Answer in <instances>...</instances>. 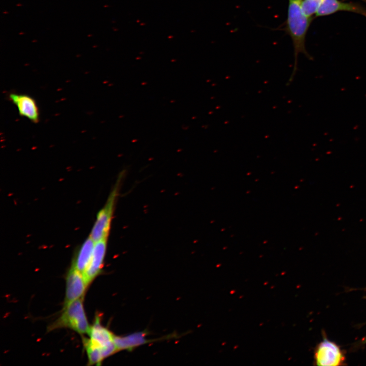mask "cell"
Here are the masks:
<instances>
[{"instance_id":"1","label":"cell","mask_w":366,"mask_h":366,"mask_svg":"<svg viewBox=\"0 0 366 366\" xmlns=\"http://www.w3.org/2000/svg\"><path fill=\"white\" fill-rule=\"evenodd\" d=\"M302 1L289 0L287 25L293 42L295 57L294 68L288 80L289 84L293 81L296 74L299 54L302 53L311 59L306 50V37L312 19L303 13L301 7Z\"/></svg>"},{"instance_id":"2","label":"cell","mask_w":366,"mask_h":366,"mask_svg":"<svg viewBox=\"0 0 366 366\" xmlns=\"http://www.w3.org/2000/svg\"><path fill=\"white\" fill-rule=\"evenodd\" d=\"M83 297L80 298L64 307L60 316L51 324L48 330L69 328L79 334H88L89 326L84 311Z\"/></svg>"},{"instance_id":"3","label":"cell","mask_w":366,"mask_h":366,"mask_svg":"<svg viewBox=\"0 0 366 366\" xmlns=\"http://www.w3.org/2000/svg\"><path fill=\"white\" fill-rule=\"evenodd\" d=\"M118 181L111 192L105 204L97 214L96 220L89 234V237L95 242L108 238L118 195Z\"/></svg>"},{"instance_id":"4","label":"cell","mask_w":366,"mask_h":366,"mask_svg":"<svg viewBox=\"0 0 366 366\" xmlns=\"http://www.w3.org/2000/svg\"><path fill=\"white\" fill-rule=\"evenodd\" d=\"M66 287L64 307L84 297L88 287L83 274L71 266L66 276Z\"/></svg>"},{"instance_id":"5","label":"cell","mask_w":366,"mask_h":366,"mask_svg":"<svg viewBox=\"0 0 366 366\" xmlns=\"http://www.w3.org/2000/svg\"><path fill=\"white\" fill-rule=\"evenodd\" d=\"M344 357L339 347L326 339L318 345L315 353L317 365L337 366L341 365Z\"/></svg>"},{"instance_id":"6","label":"cell","mask_w":366,"mask_h":366,"mask_svg":"<svg viewBox=\"0 0 366 366\" xmlns=\"http://www.w3.org/2000/svg\"><path fill=\"white\" fill-rule=\"evenodd\" d=\"M107 238L95 242L90 263L83 273L87 286L101 273L106 252Z\"/></svg>"},{"instance_id":"7","label":"cell","mask_w":366,"mask_h":366,"mask_svg":"<svg viewBox=\"0 0 366 366\" xmlns=\"http://www.w3.org/2000/svg\"><path fill=\"white\" fill-rule=\"evenodd\" d=\"M10 100L17 108L19 114L37 123L39 120V110L35 99L25 94L11 93L9 95Z\"/></svg>"},{"instance_id":"8","label":"cell","mask_w":366,"mask_h":366,"mask_svg":"<svg viewBox=\"0 0 366 366\" xmlns=\"http://www.w3.org/2000/svg\"><path fill=\"white\" fill-rule=\"evenodd\" d=\"M340 11L355 13L366 17V10L360 5L339 0H323L315 15L318 17L324 16Z\"/></svg>"},{"instance_id":"9","label":"cell","mask_w":366,"mask_h":366,"mask_svg":"<svg viewBox=\"0 0 366 366\" xmlns=\"http://www.w3.org/2000/svg\"><path fill=\"white\" fill-rule=\"evenodd\" d=\"M88 334L91 342L101 348L113 343L115 336L101 324L100 317L98 315L95 317L94 322L90 326Z\"/></svg>"},{"instance_id":"10","label":"cell","mask_w":366,"mask_h":366,"mask_svg":"<svg viewBox=\"0 0 366 366\" xmlns=\"http://www.w3.org/2000/svg\"><path fill=\"white\" fill-rule=\"evenodd\" d=\"M95 243L89 236L85 239L77 251L71 267L84 273L92 259Z\"/></svg>"},{"instance_id":"11","label":"cell","mask_w":366,"mask_h":366,"mask_svg":"<svg viewBox=\"0 0 366 366\" xmlns=\"http://www.w3.org/2000/svg\"><path fill=\"white\" fill-rule=\"evenodd\" d=\"M147 334V332L142 331L126 336H114L113 342L118 351L125 350L131 351L149 342L150 340H147L146 338Z\"/></svg>"},{"instance_id":"12","label":"cell","mask_w":366,"mask_h":366,"mask_svg":"<svg viewBox=\"0 0 366 366\" xmlns=\"http://www.w3.org/2000/svg\"><path fill=\"white\" fill-rule=\"evenodd\" d=\"M83 343L87 355L88 365H100L104 359L102 348L93 344L89 339L83 338Z\"/></svg>"},{"instance_id":"13","label":"cell","mask_w":366,"mask_h":366,"mask_svg":"<svg viewBox=\"0 0 366 366\" xmlns=\"http://www.w3.org/2000/svg\"><path fill=\"white\" fill-rule=\"evenodd\" d=\"M323 0H302L301 7L304 14L312 17L317 13Z\"/></svg>"}]
</instances>
